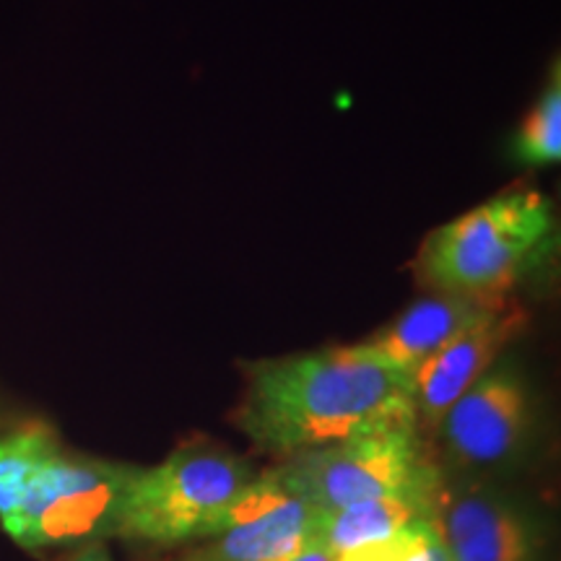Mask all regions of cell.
<instances>
[{
	"label": "cell",
	"instance_id": "cell-14",
	"mask_svg": "<svg viewBox=\"0 0 561 561\" xmlns=\"http://www.w3.org/2000/svg\"><path fill=\"white\" fill-rule=\"evenodd\" d=\"M333 561H450L447 559L445 543L437 517L416 523L411 528L396 533L385 541L362 546V549L346 551Z\"/></svg>",
	"mask_w": 561,
	"mask_h": 561
},
{
	"label": "cell",
	"instance_id": "cell-10",
	"mask_svg": "<svg viewBox=\"0 0 561 561\" xmlns=\"http://www.w3.org/2000/svg\"><path fill=\"white\" fill-rule=\"evenodd\" d=\"M494 307L500 305H479V301L455 297V294H424L359 346L388 367L413 377L421 364L437 354L447 341H453Z\"/></svg>",
	"mask_w": 561,
	"mask_h": 561
},
{
	"label": "cell",
	"instance_id": "cell-8",
	"mask_svg": "<svg viewBox=\"0 0 561 561\" xmlns=\"http://www.w3.org/2000/svg\"><path fill=\"white\" fill-rule=\"evenodd\" d=\"M525 322L528 314L515 301H507L460 331L421 364L413 375V409H416L419 432H437L439 421L453 409V403L494 367L502 348L523 331Z\"/></svg>",
	"mask_w": 561,
	"mask_h": 561
},
{
	"label": "cell",
	"instance_id": "cell-4",
	"mask_svg": "<svg viewBox=\"0 0 561 561\" xmlns=\"http://www.w3.org/2000/svg\"><path fill=\"white\" fill-rule=\"evenodd\" d=\"M138 468L60 450L34 473L3 530L30 551L91 546L121 536L123 510Z\"/></svg>",
	"mask_w": 561,
	"mask_h": 561
},
{
	"label": "cell",
	"instance_id": "cell-11",
	"mask_svg": "<svg viewBox=\"0 0 561 561\" xmlns=\"http://www.w3.org/2000/svg\"><path fill=\"white\" fill-rule=\"evenodd\" d=\"M442 496H445V481L392 491V494L354 502L331 512H318L314 541L333 557L385 541L411 525L437 517Z\"/></svg>",
	"mask_w": 561,
	"mask_h": 561
},
{
	"label": "cell",
	"instance_id": "cell-1",
	"mask_svg": "<svg viewBox=\"0 0 561 561\" xmlns=\"http://www.w3.org/2000/svg\"><path fill=\"white\" fill-rule=\"evenodd\" d=\"M409 424H416L413 377L359 343L244 367L237 426L276 458Z\"/></svg>",
	"mask_w": 561,
	"mask_h": 561
},
{
	"label": "cell",
	"instance_id": "cell-7",
	"mask_svg": "<svg viewBox=\"0 0 561 561\" xmlns=\"http://www.w3.org/2000/svg\"><path fill=\"white\" fill-rule=\"evenodd\" d=\"M530 426L528 385L510 364H494L453 403L434 434H439L445 455L455 466L483 468L520 453L530 437Z\"/></svg>",
	"mask_w": 561,
	"mask_h": 561
},
{
	"label": "cell",
	"instance_id": "cell-9",
	"mask_svg": "<svg viewBox=\"0 0 561 561\" xmlns=\"http://www.w3.org/2000/svg\"><path fill=\"white\" fill-rule=\"evenodd\" d=\"M439 533L450 561H538L530 523L489 491L442 496Z\"/></svg>",
	"mask_w": 561,
	"mask_h": 561
},
{
	"label": "cell",
	"instance_id": "cell-3",
	"mask_svg": "<svg viewBox=\"0 0 561 561\" xmlns=\"http://www.w3.org/2000/svg\"><path fill=\"white\" fill-rule=\"evenodd\" d=\"M252 479L248 462L224 447L182 445L159 466L138 468L117 538L159 549L198 543L219 528Z\"/></svg>",
	"mask_w": 561,
	"mask_h": 561
},
{
	"label": "cell",
	"instance_id": "cell-12",
	"mask_svg": "<svg viewBox=\"0 0 561 561\" xmlns=\"http://www.w3.org/2000/svg\"><path fill=\"white\" fill-rule=\"evenodd\" d=\"M60 450V442L47 424H24L0 432V525L19 510L34 473Z\"/></svg>",
	"mask_w": 561,
	"mask_h": 561
},
{
	"label": "cell",
	"instance_id": "cell-16",
	"mask_svg": "<svg viewBox=\"0 0 561 561\" xmlns=\"http://www.w3.org/2000/svg\"><path fill=\"white\" fill-rule=\"evenodd\" d=\"M70 561H112V559H110V551L104 549V543H91V546H83V549Z\"/></svg>",
	"mask_w": 561,
	"mask_h": 561
},
{
	"label": "cell",
	"instance_id": "cell-5",
	"mask_svg": "<svg viewBox=\"0 0 561 561\" xmlns=\"http://www.w3.org/2000/svg\"><path fill=\"white\" fill-rule=\"evenodd\" d=\"M271 473L314 512L375 500L426 483H442V468L426 453L419 426L356 434L333 445L280 458Z\"/></svg>",
	"mask_w": 561,
	"mask_h": 561
},
{
	"label": "cell",
	"instance_id": "cell-13",
	"mask_svg": "<svg viewBox=\"0 0 561 561\" xmlns=\"http://www.w3.org/2000/svg\"><path fill=\"white\" fill-rule=\"evenodd\" d=\"M515 157L530 167L557 164L561 159V73L553 62L549 81L525 115L515 138Z\"/></svg>",
	"mask_w": 561,
	"mask_h": 561
},
{
	"label": "cell",
	"instance_id": "cell-2",
	"mask_svg": "<svg viewBox=\"0 0 561 561\" xmlns=\"http://www.w3.org/2000/svg\"><path fill=\"white\" fill-rule=\"evenodd\" d=\"M553 210L533 187H507L424 237L411 271L426 294L504 305L553 237Z\"/></svg>",
	"mask_w": 561,
	"mask_h": 561
},
{
	"label": "cell",
	"instance_id": "cell-15",
	"mask_svg": "<svg viewBox=\"0 0 561 561\" xmlns=\"http://www.w3.org/2000/svg\"><path fill=\"white\" fill-rule=\"evenodd\" d=\"M333 559H335L333 553H328L320 543H310L307 549L294 553V557L286 559V561H333Z\"/></svg>",
	"mask_w": 561,
	"mask_h": 561
},
{
	"label": "cell",
	"instance_id": "cell-6",
	"mask_svg": "<svg viewBox=\"0 0 561 561\" xmlns=\"http://www.w3.org/2000/svg\"><path fill=\"white\" fill-rule=\"evenodd\" d=\"M314 512L271 471L255 476L219 528L172 561H286L314 541Z\"/></svg>",
	"mask_w": 561,
	"mask_h": 561
}]
</instances>
